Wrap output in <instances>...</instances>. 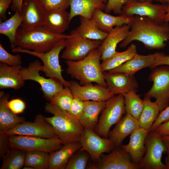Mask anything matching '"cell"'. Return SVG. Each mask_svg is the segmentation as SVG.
Instances as JSON below:
<instances>
[{"label":"cell","mask_w":169,"mask_h":169,"mask_svg":"<svg viewBox=\"0 0 169 169\" xmlns=\"http://www.w3.org/2000/svg\"><path fill=\"white\" fill-rule=\"evenodd\" d=\"M130 29L126 38L120 46L126 47L134 41L142 43L147 49H163L169 40V24L159 23L146 17L133 16L130 24Z\"/></svg>","instance_id":"6da1fadb"},{"label":"cell","mask_w":169,"mask_h":169,"mask_svg":"<svg viewBox=\"0 0 169 169\" xmlns=\"http://www.w3.org/2000/svg\"><path fill=\"white\" fill-rule=\"evenodd\" d=\"M101 57L98 48L91 51L81 60H65L67 66L66 73L79 81L81 85L95 83L106 88L100 62Z\"/></svg>","instance_id":"7a4b0ae2"},{"label":"cell","mask_w":169,"mask_h":169,"mask_svg":"<svg viewBox=\"0 0 169 169\" xmlns=\"http://www.w3.org/2000/svg\"><path fill=\"white\" fill-rule=\"evenodd\" d=\"M45 110L53 115L45 117V119L52 125L63 144L79 142L84 128L78 119L50 103L46 104Z\"/></svg>","instance_id":"3957f363"},{"label":"cell","mask_w":169,"mask_h":169,"mask_svg":"<svg viewBox=\"0 0 169 169\" xmlns=\"http://www.w3.org/2000/svg\"><path fill=\"white\" fill-rule=\"evenodd\" d=\"M69 35L53 32L43 26L30 30L21 28L17 30L15 47L40 52L50 50L58 42Z\"/></svg>","instance_id":"277c9868"},{"label":"cell","mask_w":169,"mask_h":169,"mask_svg":"<svg viewBox=\"0 0 169 169\" xmlns=\"http://www.w3.org/2000/svg\"><path fill=\"white\" fill-rule=\"evenodd\" d=\"M65 39L58 42L50 50L46 52L23 49L18 47L12 49V51L14 53L27 54L38 58L42 62V71L47 77L56 79L64 87H69V81L66 80L62 76V70L59 61L60 53L64 48Z\"/></svg>","instance_id":"5b68a950"},{"label":"cell","mask_w":169,"mask_h":169,"mask_svg":"<svg viewBox=\"0 0 169 169\" xmlns=\"http://www.w3.org/2000/svg\"><path fill=\"white\" fill-rule=\"evenodd\" d=\"M126 114L124 95H114L106 101L95 132L99 136L107 138L111 126L116 124Z\"/></svg>","instance_id":"8992f818"},{"label":"cell","mask_w":169,"mask_h":169,"mask_svg":"<svg viewBox=\"0 0 169 169\" xmlns=\"http://www.w3.org/2000/svg\"><path fill=\"white\" fill-rule=\"evenodd\" d=\"M151 69L148 79L153 85L144 96L155 99L161 111L169 104V66L160 65Z\"/></svg>","instance_id":"52a82bcc"},{"label":"cell","mask_w":169,"mask_h":169,"mask_svg":"<svg viewBox=\"0 0 169 169\" xmlns=\"http://www.w3.org/2000/svg\"><path fill=\"white\" fill-rule=\"evenodd\" d=\"M101 42L85 38L75 29L73 30L65 39L64 50L61 58L65 60L76 61L81 60L91 51L98 49Z\"/></svg>","instance_id":"ba28073f"},{"label":"cell","mask_w":169,"mask_h":169,"mask_svg":"<svg viewBox=\"0 0 169 169\" xmlns=\"http://www.w3.org/2000/svg\"><path fill=\"white\" fill-rule=\"evenodd\" d=\"M11 148L25 151H40L50 153L60 149L63 144L57 137L45 138L39 137L19 135L8 136Z\"/></svg>","instance_id":"9c48e42d"},{"label":"cell","mask_w":169,"mask_h":169,"mask_svg":"<svg viewBox=\"0 0 169 169\" xmlns=\"http://www.w3.org/2000/svg\"><path fill=\"white\" fill-rule=\"evenodd\" d=\"M145 154L139 164L140 169H166V164L161 161L163 153L166 149L161 136L155 131H149L145 138Z\"/></svg>","instance_id":"30bf717a"},{"label":"cell","mask_w":169,"mask_h":169,"mask_svg":"<svg viewBox=\"0 0 169 169\" xmlns=\"http://www.w3.org/2000/svg\"><path fill=\"white\" fill-rule=\"evenodd\" d=\"M43 66L41 63L37 60L30 63L27 67H22L21 74L24 81L33 80L40 84L44 97L49 101L64 86L56 79L46 78L41 76L39 72L42 71Z\"/></svg>","instance_id":"8fae6325"},{"label":"cell","mask_w":169,"mask_h":169,"mask_svg":"<svg viewBox=\"0 0 169 169\" xmlns=\"http://www.w3.org/2000/svg\"><path fill=\"white\" fill-rule=\"evenodd\" d=\"M152 1L147 0L128 2L122 7L121 14L127 16L146 17L158 23H164L167 5L154 4Z\"/></svg>","instance_id":"7c38bea8"},{"label":"cell","mask_w":169,"mask_h":169,"mask_svg":"<svg viewBox=\"0 0 169 169\" xmlns=\"http://www.w3.org/2000/svg\"><path fill=\"white\" fill-rule=\"evenodd\" d=\"M8 136L19 135L45 138L58 137L52 125L42 114L35 117L33 122L25 121L19 123L5 132Z\"/></svg>","instance_id":"4fadbf2b"},{"label":"cell","mask_w":169,"mask_h":169,"mask_svg":"<svg viewBox=\"0 0 169 169\" xmlns=\"http://www.w3.org/2000/svg\"><path fill=\"white\" fill-rule=\"evenodd\" d=\"M101 137L94 131L84 128L79 141L80 149L87 151L95 162L100 160L102 154L110 153L115 147L110 139Z\"/></svg>","instance_id":"5bb4252c"},{"label":"cell","mask_w":169,"mask_h":169,"mask_svg":"<svg viewBox=\"0 0 169 169\" xmlns=\"http://www.w3.org/2000/svg\"><path fill=\"white\" fill-rule=\"evenodd\" d=\"M88 168L92 169H139V165L131 161L129 153L121 146L115 147L108 154L101 156L100 160L91 163Z\"/></svg>","instance_id":"9a60e30c"},{"label":"cell","mask_w":169,"mask_h":169,"mask_svg":"<svg viewBox=\"0 0 169 169\" xmlns=\"http://www.w3.org/2000/svg\"><path fill=\"white\" fill-rule=\"evenodd\" d=\"M20 13L23 18L21 28L30 30L43 26L46 9L39 0H23Z\"/></svg>","instance_id":"2e32d148"},{"label":"cell","mask_w":169,"mask_h":169,"mask_svg":"<svg viewBox=\"0 0 169 169\" xmlns=\"http://www.w3.org/2000/svg\"><path fill=\"white\" fill-rule=\"evenodd\" d=\"M69 82L74 97L83 101H106L114 95L106 88L97 84L81 85L75 81Z\"/></svg>","instance_id":"e0dca14e"},{"label":"cell","mask_w":169,"mask_h":169,"mask_svg":"<svg viewBox=\"0 0 169 169\" xmlns=\"http://www.w3.org/2000/svg\"><path fill=\"white\" fill-rule=\"evenodd\" d=\"M104 75L107 88L114 95H123L138 87L134 75L106 71Z\"/></svg>","instance_id":"ac0fdd59"},{"label":"cell","mask_w":169,"mask_h":169,"mask_svg":"<svg viewBox=\"0 0 169 169\" xmlns=\"http://www.w3.org/2000/svg\"><path fill=\"white\" fill-rule=\"evenodd\" d=\"M130 29V24L116 26L109 33L98 48L101 54V60L104 61L113 56L117 52V45L127 36Z\"/></svg>","instance_id":"d6986e66"},{"label":"cell","mask_w":169,"mask_h":169,"mask_svg":"<svg viewBox=\"0 0 169 169\" xmlns=\"http://www.w3.org/2000/svg\"><path fill=\"white\" fill-rule=\"evenodd\" d=\"M140 128L138 120L130 114L126 113L110 131L108 137L114 144L115 147L121 146L124 139Z\"/></svg>","instance_id":"ffe728a7"},{"label":"cell","mask_w":169,"mask_h":169,"mask_svg":"<svg viewBox=\"0 0 169 169\" xmlns=\"http://www.w3.org/2000/svg\"><path fill=\"white\" fill-rule=\"evenodd\" d=\"M149 131L140 128L130 135L128 143L121 146L129 154L133 163L139 165L143 157L146 150L145 138Z\"/></svg>","instance_id":"44dd1931"},{"label":"cell","mask_w":169,"mask_h":169,"mask_svg":"<svg viewBox=\"0 0 169 169\" xmlns=\"http://www.w3.org/2000/svg\"><path fill=\"white\" fill-rule=\"evenodd\" d=\"M160 52L146 55L138 53L119 66L108 71L111 73H121L134 75L137 71L144 68L153 67Z\"/></svg>","instance_id":"7402d4cb"},{"label":"cell","mask_w":169,"mask_h":169,"mask_svg":"<svg viewBox=\"0 0 169 169\" xmlns=\"http://www.w3.org/2000/svg\"><path fill=\"white\" fill-rule=\"evenodd\" d=\"M108 0H70L69 22L76 16L92 18L96 10L105 11Z\"/></svg>","instance_id":"603a6c76"},{"label":"cell","mask_w":169,"mask_h":169,"mask_svg":"<svg viewBox=\"0 0 169 169\" xmlns=\"http://www.w3.org/2000/svg\"><path fill=\"white\" fill-rule=\"evenodd\" d=\"M22 66H10L0 64V89H21L24 85L22 77Z\"/></svg>","instance_id":"cb8c5ba5"},{"label":"cell","mask_w":169,"mask_h":169,"mask_svg":"<svg viewBox=\"0 0 169 169\" xmlns=\"http://www.w3.org/2000/svg\"><path fill=\"white\" fill-rule=\"evenodd\" d=\"M69 13L66 9L46 10L45 20L43 26L55 33L62 34L67 29Z\"/></svg>","instance_id":"d4e9b609"},{"label":"cell","mask_w":169,"mask_h":169,"mask_svg":"<svg viewBox=\"0 0 169 169\" xmlns=\"http://www.w3.org/2000/svg\"><path fill=\"white\" fill-rule=\"evenodd\" d=\"M81 148L79 142L64 144L59 149L49 153V169H65L71 156Z\"/></svg>","instance_id":"484cf974"},{"label":"cell","mask_w":169,"mask_h":169,"mask_svg":"<svg viewBox=\"0 0 169 169\" xmlns=\"http://www.w3.org/2000/svg\"><path fill=\"white\" fill-rule=\"evenodd\" d=\"M132 17L122 14L117 16H113L104 12L103 11L98 10L94 13L92 18L100 29L108 33L116 26L130 24Z\"/></svg>","instance_id":"4316f807"},{"label":"cell","mask_w":169,"mask_h":169,"mask_svg":"<svg viewBox=\"0 0 169 169\" xmlns=\"http://www.w3.org/2000/svg\"><path fill=\"white\" fill-rule=\"evenodd\" d=\"M83 113L79 120L84 128L94 131L98 122L100 114L104 109L106 101H84Z\"/></svg>","instance_id":"83f0119b"},{"label":"cell","mask_w":169,"mask_h":169,"mask_svg":"<svg viewBox=\"0 0 169 169\" xmlns=\"http://www.w3.org/2000/svg\"><path fill=\"white\" fill-rule=\"evenodd\" d=\"M9 97V94L0 92V131L6 132L25 121L23 117L17 115L8 107Z\"/></svg>","instance_id":"f1b7e54d"},{"label":"cell","mask_w":169,"mask_h":169,"mask_svg":"<svg viewBox=\"0 0 169 169\" xmlns=\"http://www.w3.org/2000/svg\"><path fill=\"white\" fill-rule=\"evenodd\" d=\"M144 107L138 120L140 128L149 131H151L152 125L156 119L161 110L156 102H152L151 98L144 96Z\"/></svg>","instance_id":"f546056e"},{"label":"cell","mask_w":169,"mask_h":169,"mask_svg":"<svg viewBox=\"0 0 169 169\" xmlns=\"http://www.w3.org/2000/svg\"><path fill=\"white\" fill-rule=\"evenodd\" d=\"M80 24L75 29L82 37L86 39L102 41L108 34L98 27L92 18H89L79 16Z\"/></svg>","instance_id":"4dcf8cb0"},{"label":"cell","mask_w":169,"mask_h":169,"mask_svg":"<svg viewBox=\"0 0 169 169\" xmlns=\"http://www.w3.org/2000/svg\"><path fill=\"white\" fill-rule=\"evenodd\" d=\"M137 54L136 46L134 44L130 45L125 50L117 51L111 57L102 61L101 66L103 72L114 69L124 64Z\"/></svg>","instance_id":"1f68e13d"},{"label":"cell","mask_w":169,"mask_h":169,"mask_svg":"<svg viewBox=\"0 0 169 169\" xmlns=\"http://www.w3.org/2000/svg\"><path fill=\"white\" fill-rule=\"evenodd\" d=\"M0 23V33L7 37L10 40L11 47H15L16 33L22 23L23 18L20 13L17 10L9 18Z\"/></svg>","instance_id":"d6a6232c"},{"label":"cell","mask_w":169,"mask_h":169,"mask_svg":"<svg viewBox=\"0 0 169 169\" xmlns=\"http://www.w3.org/2000/svg\"><path fill=\"white\" fill-rule=\"evenodd\" d=\"M137 89L132 90L123 94L125 110L126 113L130 114L138 120L144 107V100L140 95L136 93Z\"/></svg>","instance_id":"836d02e7"},{"label":"cell","mask_w":169,"mask_h":169,"mask_svg":"<svg viewBox=\"0 0 169 169\" xmlns=\"http://www.w3.org/2000/svg\"><path fill=\"white\" fill-rule=\"evenodd\" d=\"M49 153L46 152L26 151L24 166L33 169H49Z\"/></svg>","instance_id":"e575fe53"},{"label":"cell","mask_w":169,"mask_h":169,"mask_svg":"<svg viewBox=\"0 0 169 169\" xmlns=\"http://www.w3.org/2000/svg\"><path fill=\"white\" fill-rule=\"evenodd\" d=\"M26 151L11 148L3 160L0 169H20L24 166Z\"/></svg>","instance_id":"d590c367"},{"label":"cell","mask_w":169,"mask_h":169,"mask_svg":"<svg viewBox=\"0 0 169 169\" xmlns=\"http://www.w3.org/2000/svg\"><path fill=\"white\" fill-rule=\"evenodd\" d=\"M74 98L69 87H64L52 97L49 103L68 112Z\"/></svg>","instance_id":"8d00e7d4"},{"label":"cell","mask_w":169,"mask_h":169,"mask_svg":"<svg viewBox=\"0 0 169 169\" xmlns=\"http://www.w3.org/2000/svg\"><path fill=\"white\" fill-rule=\"evenodd\" d=\"M90 157L87 151L80 149L70 157L65 169H84Z\"/></svg>","instance_id":"74e56055"},{"label":"cell","mask_w":169,"mask_h":169,"mask_svg":"<svg viewBox=\"0 0 169 169\" xmlns=\"http://www.w3.org/2000/svg\"><path fill=\"white\" fill-rule=\"evenodd\" d=\"M22 57L19 54H12L8 52L0 44V62L10 66H22Z\"/></svg>","instance_id":"f35d334b"},{"label":"cell","mask_w":169,"mask_h":169,"mask_svg":"<svg viewBox=\"0 0 169 169\" xmlns=\"http://www.w3.org/2000/svg\"><path fill=\"white\" fill-rule=\"evenodd\" d=\"M46 10L66 9L70 6V0H39Z\"/></svg>","instance_id":"ab89813d"},{"label":"cell","mask_w":169,"mask_h":169,"mask_svg":"<svg viewBox=\"0 0 169 169\" xmlns=\"http://www.w3.org/2000/svg\"><path fill=\"white\" fill-rule=\"evenodd\" d=\"M129 0H108L105 11L107 13L113 12L116 14H121L122 7Z\"/></svg>","instance_id":"60d3db41"},{"label":"cell","mask_w":169,"mask_h":169,"mask_svg":"<svg viewBox=\"0 0 169 169\" xmlns=\"http://www.w3.org/2000/svg\"><path fill=\"white\" fill-rule=\"evenodd\" d=\"M84 104V101L74 98L67 112L79 120L83 113Z\"/></svg>","instance_id":"b9f144b4"},{"label":"cell","mask_w":169,"mask_h":169,"mask_svg":"<svg viewBox=\"0 0 169 169\" xmlns=\"http://www.w3.org/2000/svg\"><path fill=\"white\" fill-rule=\"evenodd\" d=\"M7 106L10 110L16 114L23 113L26 107L25 102L19 98L8 100Z\"/></svg>","instance_id":"7bdbcfd3"},{"label":"cell","mask_w":169,"mask_h":169,"mask_svg":"<svg viewBox=\"0 0 169 169\" xmlns=\"http://www.w3.org/2000/svg\"><path fill=\"white\" fill-rule=\"evenodd\" d=\"M11 149L8 136L5 132L0 131V156L3 159Z\"/></svg>","instance_id":"ee69618b"},{"label":"cell","mask_w":169,"mask_h":169,"mask_svg":"<svg viewBox=\"0 0 169 169\" xmlns=\"http://www.w3.org/2000/svg\"><path fill=\"white\" fill-rule=\"evenodd\" d=\"M168 120L169 105L160 112L156 119L152 125L151 131H154L160 124Z\"/></svg>","instance_id":"f6af8a7d"},{"label":"cell","mask_w":169,"mask_h":169,"mask_svg":"<svg viewBox=\"0 0 169 169\" xmlns=\"http://www.w3.org/2000/svg\"><path fill=\"white\" fill-rule=\"evenodd\" d=\"M12 0H0V20H4L6 18V13Z\"/></svg>","instance_id":"bcb514c9"},{"label":"cell","mask_w":169,"mask_h":169,"mask_svg":"<svg viewBox=\"0 0 169 169\" xmlns=\"http://www.w3.org/2000/svg\"><path fill=\"white\" fill-rule=\"evenodd\" d=\"M161 65L169 66V55H167L163 52H160L152 68Z\"/></svg>","instance_id":"7dc6e473"},{"label":"cell","mask_w":169,"mask_h":169,"mask_svg":"<svg viewBox=\"0 0 169 169\" xmlns=\"http://www.w3.org/2000/svg\"><path fill=\"white\" fill-rule=\"evenodd\" d=\"M154 131L161 136L169 135V120L160 124Z\"/></svg>","instance_id":"c3c4849f"},{"label":"cell","mask_w":169,"mask_h":169,"mask_svg":"<svg viewBox=\"0 0 169 169\" xmlns=\"http://www.w3.org/2000/svg\"><path fill=\"white\" fill-rule=\"evenodd\" d=\"M12 1L11 7L12 10L15 12L18 10L20 13L23 0H12Z\"/></svg>","instance_id":"681fc988"},{"label":"cell","mask_w":169,"mask_h":169,"mask_svg":"<svg viewBox=\"0 0 169 169\" xmlns=\"http://www.w3.org/2000/svg\"><path fill=\"white\" fill-rule=\"evenodd\" d=\"M161 138L166 147V153L169 154V135L161 136Z\"/></svg>","instance_id":"f907efd6"},{"label":"cell","mask_w":169,"mask_h":169,"mask_svg":"<svg viewBox=\"0 0 169 169\" xmlns=\"http://www.w3.org/2000/svg\"><path fill=\"white\" fill-rule=\"evenodd\" d=\"M164 21L165 22L168 23L169 22V5H167Z\"/></svg>","instance_id":"816d5d0a"},{"label":"cell","mask_w":169,"mask_h":169,"mask_svg":"<svg viewBox=\"0 0 169 169\" xmlns=\"http://www.w3.org/2000/svg\"><path fill=\"white\" fill-rule=\"evenodd\" d=\"M165 159V164L166 165V169H169V154H167Z\"/></svg>","instance_id":"f5cc1de1"},{"label":"cell","mask_w":169,"mask_h":169,"mask_svg":"<svg viewBox=\"0 0 169 169\" xmlns=\"http://www.w3.org/2000/svg\"><path fill=\"white\" fill-rule=\"evenodd\" d=\"M156 1L159 2L161 3L169 5V0H156Z\"/></svg>","instance_id":"db71d44e"},{"label":"cell","mask_w":169,"mask_h":169,"mask_svg":"<svg viewBox=\"0 0 169 169\" xmlns=\"http://www.w3.org/2000/svg\"><path fill=\"white\" fill-rule=\"evenodd\" d=\"M22 168L24 169H33V168L30 166H24Z\"/></svg>","instance_id":"11a10c76"},{"label":"cell","mask_w":169,"mask_h":169,"mask_svg":"<svg viewBox=\"0 0 169 169\" xmlns=\"http://www.w3.org/2000/svg\"><path fill=\"white\" fill-rule=\"evenodd\" d=\"M145 0H129L128 2L130 1H145ZM151 1H153V0H151ZM155 1L156 0H155Z\"/></svg>","instance_id":"9f6ffc18"}]
</instances>
